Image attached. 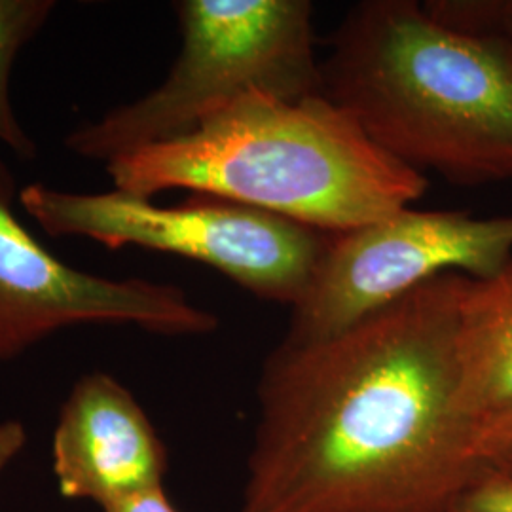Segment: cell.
Wrapping results in <instances>:
<instances>
[{
	"label": "cell",
	"mask_w": 512,
	"mask_h": 512,
	"mask_svg": "<svg viewBox=\"0 0 512 512\" xmlns=\"http://www.w3.org/2000/svg\"><path fill=\"white\" fill-rule=\"evenodd\" d=\"M16 194V179L0 162V361L78 325H131L164 336L219 329L217 315L175 285L99 277L55 258L19 222Z\"/></svg>",
	"instance_id": "52a82bcc"
},
{
	"label": "cell",
	"mask_w": 512,
	"mask_h": 512,
	"mask_svg": "<svg viewBox=\"0 0 512 512\" xmlns=\"http://www.w3.org/2000/svg\"><path fill=\"white\" fill-rule=\"evenodd\" d=\"M25 444L27 431L21 421L6 420L0 423V475L23 452Z\"/></svg>",
	"instance_id": "9a60e30c"
},
{
	"label": "cell",
	"mask_w": 512,
	"mask_h": 512,
	"mask_svg": "<svg viewBox=\"0 0 512 512\" xmlns=\"http://www.w3.org/2000/svg\"><path fill=\"white\" fill-rule=\"evenodd\" d=\"M423 6L440 23L494 44L512 65V0H425Z\"/></svg>",
	"instance_id": "8fae6325"
},
{
	"label": "cell",
	"mask_w": 512,
	"mask_h": 512,
	"mask_svg": "<svg viewBox=\"0 0 512 512\" xmlns=\"http://www.w3.org/2000/svg\"><path fill=\"white\" fill-rule=\"evenodd\" d=\"M458 361L459 410L476 431L512 406V258L490 277H467L459 308Z\"/></svg>",
	"instance_id": "9c48e42d"
},
{
	"label": "cell",
	"mask_w": 512,
	"mask_h": 512,
	"mask_svg": "<svg viewBox=\"0 0 512 512\" xmlns=\"http://www.w3.org/2000/svg\"><path fill=\"white\" fill-rule=\"evenodd\" d=\"M19 203L54 238H86L110 251L139 247L217 270L256 298L291 306L302 298L329 234L266 211L192 194L177 205L122 190L80 194L48 184L21 188Z\"/></svg>",
	"instance_id": "5b68a950"
},
{
	"label": "cell",
	"mask_w": 512,
	"mask_h": 512,
	"mask_svg": "<svg viewBox=\"0 0 512 512\" xmlns=\"http://www.w3.org/2000/svg\"><path fill=\"white\" fill-rule=\"evenodd\" d=\"M181 50L164 82L69 133L73 154L107 165L202 126L245 95L325 93L310 0H179Z\"/></svg>",
	"instance_id": "277c9868"
},
{
	"label": "cell",
	"mask_w": 512,
	"mask_h": 512,
	"mask_svg": "<svg viewBox=\"0 0 512 512\" xmlns=\"http://www.w3.org/2000/svg\"><path fill=\"white\" fill-rule=\"evenodd\" d=\"M103 512H179L165 494L164 486L141 494L129 495L101 509Z\"/></svg>",
	"instance_id": "5bb4252c"
},
{
	"label": "cell",
	"mask_w": 512,
	"mask_h": 512,
	"mask_svg": "<svg viewBox=\"0 0 512 512\" xmlns=\"http://www.w3.org/2000/svg\"><path fill=\"white\" fill-rule=\"evenodd\" d=\"M467 275L266 359L236 512H448L482 471L459 410Z\"/></svg>",
	"instance_id": "6da1fadb"
},
{
	"label": "cell",
	"mask_w": 512,
	"mask_h": 512,
	"mask_svg": "<svg viewBox=\"0 0 512 512\" xmlns=\"http://www.w3.org/2000/svg\"><path fill=\"white\" fill-rule=\"evenodd\" d=\"M511 258L512 215L478 219L406 207L330 236L283 340L327 338L439 275L484 279Z\"/></svg>",
	"instance_id": "8992f818"
},
{
	"label": "cell",
	"mask_w": 512,
	"mask_h": 512,
	"mask_svg": "<svg viewBox=\"0 0 512 512\" xmlns=\"http://www.w3.org/2000/svg\"><path fill=\"white\" fill-rule=\"evenodd\" d=\"M116 190H188L336 236L420 202L427 177L378 147L325 93L253 92L183 137L105 165Z\"/></svg>",
	"instance_id": "7a4b0ae2"
},
{
	"label": "cell",
	"mask_w": 512,
	"mask_h": 512,
	"mask_svg": "<svg viewBox=\"0 0 512 512\" xmlns=\"http://www.w3.org/2000/svg\"><path fill=\"white\" fill-rule=\"evenodd\" d=\"M54 10V0H0V143L23 162L37 158V143L16 116L10 78L19 52L42 31Z\"/></svg>",
	"instance_id": "30bf717a"
},
{
	"label": "cell",
	"mask_w": 512,
	"mask_h": 512,
	"mask_svg": "<svg viewBox=\"0 0 512 512\" xmlns=\"http://www.w3.org/2000/svg\"><path fill=\"white\" fill-rule=\"evenodd\" d=\"M325 95L389 156L456 186L512 183V65L418 0H363L330 37Z\"/></svg>",
	"instance_id": "3957f363"
},
{
	"label": "cell",
	"mask_w": 512,
	"mask_h": 512,
	"mask_svg": "<svg viewBox=\"0 0 512 512\" xmlns=\"http://www.w3.org/2000/svg\"><path fill=\"white\" fill-rule=\"evenodd\" d=\"M52 469L65 499L103 509L164 486L167 448L128 387L107 372H92L61 406Z\"/></svg>",
	"instance_id": "ba28073f"
},
{
	"label": "cell",
	"mask_w": 512,
	"mask_h": 512,
	"mask_svg": "<svg viewBox=\"0 0 512 512\" xmlns=\"http://www.w3.org/2000/svg\"><path fill=\"white\" fill-rule=\"evenodd\" d=\"M471 454L480 469L512 476V406L476 427Z\"/></svg>",
	"instance_id": "7c38bea8"
},
{
	"label": "cell",
	"mask_w": 512,
	"mask_h": 512,
	"mask_svg": "<svg viewBox=\"0 0 512 512\" xmlns=\"http://www.w3.org/2000/svg\"><path fill=\"white\" fill-rule=\"evenodd\" d=\"M448 512H512V476L482 469Z\"/></svg>",
	"instance_id": "4fadbf2b"
}]
</instances>
